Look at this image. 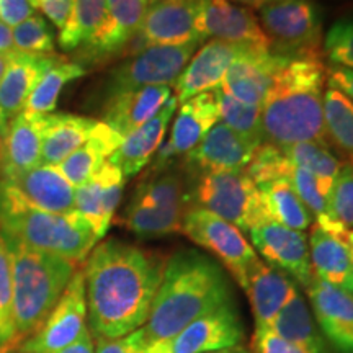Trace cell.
<instances>
[{"label": "cell", "mask_w": 353, "mask_h": 353, "mask_svg": "<svg viewBox=\"0 0 353 353\" xmlns=\"http://www.w3.org/2000/svg\"><path fill=\"white\" fill-rule=\"evenodd\" d=\"M164 260L126 242L108 239L88 254L87 316L99 339H118L145 324L164 273Z\"/></svg>", "instance_id": "1"}, {"label": "cell", "mask_w": 353, "mask_h": 353, "mask_svg": "<svg viewBox=\"0 0 353 353\" xmlns=\"http://www.w3.org/2000/svg\"><path fill=\"white\" fill-rule=\"evenodd\" d=\"M232 301L223 268L195 249L167 260L161 285L144 325L149 343L172 341L198 317Z\"/></svg>", "instance_id": "2"}, {"label": "cell", "mask_w": 353, "mask_h": 353, "mask_svg": "<svg viewBox=\"0 0 353 353\" xmlns=\"http://www.w3.org/2000/svg\"><path fill=\"white\" fill-rule=\"evenodd\" d=\"M325 68L319 56L291 57L262 103L265 143L278 148L314 141L327 145L324 123Z\"/></svg>", "instance_id": "3"}, {"label": "cell", "mask_w": 353, "mask_h": 353, "mask_svg": "<svg viewBox=\"0 0 353 353\" xmlns=\"http://www.w3.org/2000/svg\"><path fill=\"white\" fill-rule=\"evenodd\" d=\"M2 236L12 260L13 322L19 347L32 337L51 314L77 272V263L32 249L3 232Z\"/></svg>", "instance_id": "4"}, {"label": "cell", "mask_w": 353, "mask_h": 353, "mask_svg": "<svg viewBox=\"0 0 353 353\" xmlns=\"http://www.w3.org/2000/svg\"><path fill=\"white\" fill-rule=\"evenodd\" d=\"M0 231L32 249L79 263L94 250L97 237L90 223L76 210L69 213H46L19 210L0 213Z\"/></svg>", "instance_id": "5"}, {"label": "cell", "mask_w": 353, "mask_h": 353, "mask_svg": "<svg viewBox=\"0 0 353 353\" xmlns=\"http://www.w3.org/2000/svg\"><path fill=\"white\" fill-rule=\"evenodd\" d=\"M187 198L195 208L210 211L245 232L270 221L257 185L245 170L201 172Z\"/></svg>", "instance_id": "6"}, {"label": "cell", "mask_w": 353, "mask_h": 353, "mask_svg": "<svg viewBox=\"0 0 353 353\" xmlns=\"http://www.w3.org/2000/svg\"><path fill=\"white\" fill-rule=\"evenodd\" d=\"M198 44L185 46H149L131 59L117 65L108 74L101 92L103 101L114 95L134 92L144 87H175L180 74L195 54Z\"/></svg>", "instance_id": "7"}, {"label": "cell", "mask_w": 353, "mask_h": 353, "mask_svg": "<svg viewBox=\"0 0 353 353\" xmlns=\"http://www.w3.org/2000/svg\"><path fill=\"white\" fill-rule=\"evenodd\" d=\"M260 23L272 51L291 57L319 56L321 13L311 0H280L260 8Z\"/></svg>", "instance_id": "8"}, {"label": "cell", "mask_w": 353, "mask_h": 353, "mask_svg": "<svg viewBox=\"0 0 353 353\" xmlns=\"http://www.w3.org/2000/svg\"><path fill=\"white\" fill-rule=\"evenodd\" d=\"M76 188L54 165L41 164L23 174L0 176V213L38 210L46 213L74 211Z\"/></svg>", "instance_id": "9"}, {"label": "cell", "mask_w": 353, "mask_h": 353, "mask_svg": "<svg viewBox=\"0 0 353 353\" xmlns=\"http://www.w3.org/2000/svg\"><path fill=\"white\" fill-rule=\"evenodd\" d=\"M182 231L190 241L219 259L241 288H245L247 272L259 257L241 229L210 211L190 206L185 213Z\"/></svg>", "instance_id": "10"}, {"label": "cell", "mask_w": 353, "mask_h": 353, "mask_svg": "<svg viewBox=\"0 0 353 353\" xmlns=\"http://www.w3.org/2000/svg\"><path fill=\"white\" fill-rule=\"evenodd\" d=\"M87 319L85 278L77 270L44 324L17 347L19 353H54L76 342Z\"/></svg>", "instance_id": "11"}, {"label": "cell", "mask_w": 353, "mask_h": 353, "mask_svg": "<svg viewBox=\"0 0 353 353\" xmlns=\"http://www.w3.org/2000/svg\"><path fill=\"white\" fill-rule=\"evenodd\" d=\"M200 0H161L148 7L143 25L132 41L138 52L149 46H185L200 44L198 30Z\"/></svg>", "instance_id": "12"}, {"label": "cell", "mask_w": 353, "mask_h": 353, "mask_svg": "<svg viewBox=\"0 0 353 353\" xmlns=\"http://www.w3.org/2000/svg\"><path fill=\"white\" fill-rule=\"evenodd\" d=\"M250 237L255 249L270 267L293 276L303 286L311 283L314 273H312L309 244L304 232L294 231L270 219L254 228L250 231Z\"/></svg>", "instance_id": "13"}, {"label": "cell", "mask_w": 353, "mask_h": 353, "mask_svg": "<svg viewBox=\"0 0 353 353\" xmlns=\"http://www.w3.org/2000/svg\"><path fill=\"white\" fill-rule=\"evenodd\" d=\"M250 48L257 46L232 44L221 39L206 43L195 56H192L180 74L175 83L176 101L182 105L192 97L219 88L234 61Z\"/></svg>", "instance_id": "14"}, {"label": "cell", "mask_w": 353, "mask_h": 353, "mask_svg": "<svg viewBox=\"0 0 353 353\" xmlns=\"http://www.w3.org/2000/svg\"><path fill=\"white\" fill-rule=\"evenodd\" d=\"M244 339V325L234 303L198 317L170 341L172 353H211L237 347Z\"/></svg>", "instance_id": "15"}, {"label": "cell", "mask_w": 353, "mask_h": 353, "mask_svg": "<svg viewBox=\"0 0 353 353\" xmlns=\"http://www.w3.org/2000/svg\"><path fill=\"white\" fill-rule=\"evenodd\" d=\"M290 56L278 54L268 48H250L229 68L221 88L247 105L262 107L273 79Z\"/></svg>", "instance_id": "16"}, {"label": "cell", "mask_w": 353, "mask_h": 353, "mask_svg": "<svg viewBox=\"0 0 353 353\" xmlns=\"http://www.w3.org/2000/svg\"><path fill=\"white\" fill-rule=\"evenodd\" d=\"M198 30L203 41L213 38L232 44L272 50L270 39L252 12L236 6L231 0H200Z\"/></svg>", "instance_id": "17"}, {"label": "cell", "mask_w": 353, "mask_h": 353, "mask_svg": "<svg viewBox=\"0 0 353 353\" xmlns=\"http://www.w3.org/2000/svg\"><path fill=\"white\" fill-rule=\"evenodd\" d=\"M314 317L339 353H353V293L312 276L306 286Z\"/></svg>", "instance_id": "18"}, {"label": "cell", "mask_w": 353, "mask_h": 353, "mask_svg": "<svg viewBox=\"0 0 353 353\" xmlns=\"http://www.w3.org/2000/svg\"><path fill=\"white\" fill-rule=\"evenodd\" d=\"M126 176L113 164L107 162L87 183L76 188L74 210L82 214L101 239L120 205Z\"/></svg>", "instance_id": "19"}, {"label": "cell", "mask_w": 353, "mask_h": 353, "mask_svg": "<svg viewBox=\"0 0 353 353\" xmlns=\"http://www.w3.org/2000/svg\"><path fill=\"white\" fill-rule=\"evenodd\" d=\"M145 10L144 0H107V17L99 34L85 50L90 63L120 54L138 37Z\"/></svg>", "instance_id": "20"}, {"label": "cell", "mask_w": 353, "mask_h": 353, "mask_svg": "<svg viewBox=\"0 0 353 353\" xmlns=\"http://www.w3.org/2000/svg\"><path fill=\"white\" fill-rule=\"evenodd\" d=\"M244 290L252 306L255 332L270 329L275 317L298 291L291 276L260 259L247 272Z\"/></svg>", "instance_id": "21"}, {"label": "cell", "mask_w": 353, "mask_h": 353, "mask_svg": "<svg viewBox=\"0 0 353 353\" xmlns=\"http://www.w3.org/2000/svg\"><path fill=\"white\" fill-rule=\"evenodd\" d=\"M255 149L223 121H218L200 144L187 154V161L201 172L245 170Z\"/></svg>", "instance_id": "22"}, {"label": "cell", "mask_w": 353, "mask_h": 353, "mask_svg": "<svg viewBox=\"0 0 353 353\" xmlns=\"http://www.w3.org/2000/svg\"><path fill=\"white\" fill-rule=\"evenodd\" d=\"M176 107H179V101H176L175 95H172L169 101L164 105V108L152 120L144 123L138 130H134L123 138L117 151L110 156V164L118 167L126 179L139 174L149 164V161L156 156L159 148L164 143L167 128H169V123L174 117Z\"/></svg>", "instance_id": "23"}, {"label": "cell", "mask_w": 353, "mask_h": 353, "mask_svg": "<svg viewBox=\"0 0 353 353\" xmlns=\"http://www.w3.org/2000/svg\"><path fill=\"white\" fill-rule=\"evenodd\" d=\"M43 117L21 112L8 121L0 139V176L23 174L41 165Z\"/></svg>", "instance_id": "24"}, {"label": "cell", "mask_w": 353, "mask_h": 353, "mask_svg": "<svg viewBox=\"0 0 353 353\" xmlns=\"http://www.w3.org/2000/svg\"><path fill=\"white\" fill-rule=\"evenodd\" d=\"M63 59L57 54H28L13 51L6 74L0 81V108L8 120L20 114L26 107L30 95L38 85L39 79L51 65Z\"/></svg>", "instance_id": "25"}, {"label": "cell", "mask_w": 353, "mask_h": 353, "mask_svg": "<svg viewBox=\"0 0 353 353\" xmlns=\"http://www.w3.org/2000/svg\"><path fill=\"white\" fill-rule=\"evenodd\" d=\"M348 231L332 234L316 224L307 244L312 273L325 283L353 293V252L347 239Z\"/></svg>", "instance_id": "26"}, {"label": "cell", "mask_w": 353, "mask_h": 353, "mask_svg": "<svg viewBox=\"0 0 353 353\" xmlns=\"http://www.w3.org/2000/svg\"><path fill=\"white\" fill-rule=\"evenodd\" d=\"M172 97L170 87L154 85L114 95L103 101V123L125 138L152 120Z\"/></svg>", "instance_id": "27"}, {"label": "cell", "mask_w": 353, "mask_h": 353, "mask_svg": "<svg viewBox=\"0 0 353 353\" xmlns=\"http://www.w3.org/2000/svg\"><path fill=\"white\" fill-rule=\"evenodd\" d=\"M218 121L219 108L214 90L192 97L180 105L170 138L165 144L174 156H187Z\"/></svg>", "instance_id": "28"}, {"label": "cell", "mask_w": 353, "mask_h": 353, "mask_svg": "<svg viewBox=\"0 0 353 353\" xmlns=\"http://www.w3.org/2000/svg\"><path fill=\"white\" fill-rule=\"evenodd\" d=\"M99 120L70 113H50L43 117L41 162L57 167L65 157L85 144Z\"/></svg>", "instance_id": "29"}, {"label": "cell", "mask_w": 353, "mask_h": 353, "mask_svg": "<svg viewBox=\"0 0 353 353\" xmlns=\"http://www.w3.org/2000/svg\"><path fill=\"white\" fill-rule=\"evenodd\" d=\"M123 136L118 134L107 123L99 121V125L92 132L85 144H82L77 151L65 157L57 169L61 170L69 183L74 188L87 183L88 180L108 162L112 154L121 144Z\"/></svg>", "instance_id": "30"}, {"label": "cell", "mask_w": 353, "mask_h": 353, "mask_svg": "<svg viewBox=\"0 0 353 353\" xmlns=\"http://www.w3.org/2000/svg\"><path fill=\"white\" fill-rule=\"evenodd\" d=\"M270 330L304 353H330L299 291L275 317Z\"/></svg>", "instance_id": "31"}, {"label": "cell", "mask_w": 353, "mask_h": 353, "mask_svg": "<svg viewBox=\"0 0 353 353\" xmlns=\"http://www.w3.org/2000/svg\"><path fill=\"white\" fill-rule=\"evenodd\" d=\"M257 188L263 208L272 221L301 232L311 226L312 214L299 200L290 179L270 180Z\"/></svg>", "instance_id": "32"}, {"label": "cell", "mask_w": 353, "mask_h": 353, "mask_svg": "<svg viewBox=\"0 0 353 353\" xmlns=\"http://www.w3.org/2000/svg\"><path fill=\"white\" fill-rule=\"evenodd\" d=\"M107 17V0H74L68 23L59 32V46L77 51L94 41Z\"/></svg>", "instance_id": "33"}, {"label": "cell", "mask_w": 353, "mask_h": 353, "mask_svg": "<svg viewBox=\"0 0 353 353\" xmlns=\"http://www.w3.org/2000/svg\"><path fill=\"white\" fill-rule=\"evenodd\" d=\"M82 76H85V69L82 64L69 63L63 57L43 74L33 94L26 101L23 112L32 117H44V114L54 113L63 88Z\"/></svg>", "instance_id": "34"}, {"label": "cell", "mask_w": 353, "mask_h": 353, "mask_svg": "<svg viewBox=\"0 0 353 353\" xmlns=\"http://www.w3.org/2000/svg\"><path fill=\"white\" fill-rule=\"evenodd\" d=\"M281 151L291 164L311 172L319 182L322 193L329 198L330 188H332L339 170L342 169V164L329 151L327 145L314 143V141H306V143L285 145V148H281Z\"/></svg>", "instance_id": "35"}, {"label": "cell", "mask_w": 353, "mask_h": 353, "mask_svg": "<svg viewBox=\"0 0 353 353\" xmlns=\"http://www.w3.org/2000/svg\"><path fill=\"white\" fill-rule=\"evenodd\" d=\"M214 95L219 108V121L231 128L254 148H259L265 143L262 107H254V105H247L244 101L234 99L229 92L221 87L216 88Z\"/></svg>", "instance_id": "36"}, {"label": "cell", "mask_w": 353, "mask_h": 353, "mask_svg": "<svg viewBox=\"0 0 353 353\" xmlns=\"http://www.w3.org/2000/svg\"><path fill=\"white\" fill-rule=\"evenodd\" d=\"M188 208H145L130 203L123 213L121 224L139 237H162L182 231V223Z\"/></svg>", "instance_id": "37"}, {"label": "cell", "mask_w": 353, "mask_h": 353, "mask_svg": "<svg viewBox=\"0 0 353 353\" xmlns=\"http://www.w3.org/2000/svg\"><path fill=\"white\" fill-rule=\"evenodd\" d=\"M324 123L327 136L352 159L353 165V101L332 85L324 90Z\"/></svg>", "instance_id": "38"}, {"label": "cell", "mask_w": 353, "mask_h": 353, "mask_svg": "<svg viewBox=\"0 0 353 353\" xmlns=\"http://www.w3.org/2000/svg\"><path fill=\"white\" fill-rule=\"evenodd\" d=\"M145 208H188L187 192L179 175L164 174L143 180L136 188L131 201Z\"/></svg>", "instance_id": "39"}, {"label": "cell", "mask_w": 353, "mask_h": 353, "mask_svg": "<svg viewBox=\"0 0 353 353\" xmlns=\"http://www.w3.org/2000/svg\"><path fill=\"white\" fill-rule=\"evenodd\" d=\"M17 347V330L13 322L12 260L7 242L0 232V348Z\"/></svg>", "instance_id": "40"}, {"label": "cell", "mask_w": 353, "mask_h": 353, "mask_svg": "<svg viewBox=\"0 0 353 353\" xmlns=\"http://www.w3.org/2000/svg\"><path fill=\"white\" fill-rule=\"evenodd\" d=\"M15 51L28 54H54V34L43 15H34L12 28Z\"/></svg>", "instance_id": "41"}, {"label": "cell", "mask_w": 353, "mask_h": 353, "mask_svg": "<svg viewBox=\"0 0 353 353\" xmlns=\"http://www.w3.org/2000/svg\"><path fill=\"white\" fill-rule=\"evenodd\" d=\"M291 167L293 164L285 157L281 148L270 143H263L255 149L252 161L247 165L245 172L259 187V185L270 182V180L288 179Z\"/></svg>", "instance_id": "42"}, {"label": "cell", "mask_w": 353, "mask_h": 353, "mask_svg": "<svg viewBox=\"0 0 353 353\" xmlns=\"http://www.w3.org/2000/svg\"><path fill=\"white\" fill-rule=\"evenodd\" d=\"M330 216L343 228L353 229V165L343 164L329 193Z\"/></svg>", "instance_id": "43"}, {"label": "cell", "mask_w": 353, "mask_h": 353, "mask_svg": "<svg viewBox=\"0 0 353 353\" xmlns=\"http://www.w3.org/2000/svg\"><path fill=\"white\" fill-rule=\"evenodd\" d=\"M324 51L330 64L353 69V17L332 25L325 37Z\"/></svg>", "instance_id": "44"}, {"label": "cell", "mask_w": 353, "mask_h": 353, "mask_svg": "<svg viewBox=\"0 0 353 353\" xmlns=\"http://www.w3.org/2000/svg\"><path fill=\"white\" fill-rule=\"evenodd\" d=\"M148 347L149 342L141 327L118 339H99L95 353H144Z\"/></svg>", "instance_id": "45"}, {"label": "cell", "mask_w": 353, "mask_h": 353, "mask_svg": "<svg viewBox=\"0 0 353 353\" xmlns=\"http://www.w3.org/2000/svg\"><path fill=\"white\" fill-rule=\"evenodd\" d=\"M74 0H37L34 8L43 13L48 21H51L57 30H63L68 23L70 12H72Z\"/></svg>", "instance_id": "46"}, {"label": "cell", "mask_w": 353, "mask_h": 353, "mask_svg": "<svg viewBox=\"0 0 353 353\" xmlns=\"http://www.w3.org/2000/svg\"><path fill=\"white\" fill-rule=\"evenodd\" d=\"M34 13L37 8L32 0H0V20L10 28L20 25Z\"/></svg>", "instance_id": "47"}, {"label": "cell", "mask_w": 353, "mask_h": 353, "mask_svg": "<svg viewBox=\"0 0 353 353\" xmlns=\"http://www.w3.org/2000/svg\"><path fill=\"white\" fill-rule=\"evenodd\" d=\"M255 353H304L298 347L283 341L273 330H257L254 334Z\"/></svg>", "instance_id": "48"}, {"label": "cell", "mask_w": 353, "mask_h": 353, "mask_svg": "<svg viewBox=\"0 0 353 353\" xmlns=\"http://www.w3.org/2000/svg\"><path fill=\"white\" fill-rule=\"evenodd\" d=\"M325 72H327L329 85L341 90L343 95H347L353 101V69L330 64Z\"/></svg>", "instance_id": "49"}, {"label": "cell", "mask_w": 353, "mask_h": 353, "mask_svg": "<svg viewBox=\"0 0 353 353\" xmlns=\"http://www.w3.org/2000/svg\"><path fill=\"white\" fill-rule=\"evenodd\" d=\"M54 353H95L94 339H92L90 329H83L81 337H79L76 342H72L70 345L63 348V350Z\"/></svg>", "instance_id": "50"}, {"label": "cell", "mask_w": 353, "mask_h": 353, "mask_svg": "<svg viewBox=\"0 0 353 353\" xmlns=\"http://www.w3.org/2000/svg\"><path fill=\"white\" fill-rule=\"evenodd\" d=\"M13 51H15V46H13L12 28L0 20V52L10 54Z\"/></svg>", "instance_id": "51"}, {"label": "cell", "mask_w": 353, "mask_h": 353, "mask_svg": "<svg viewBox=\"0 0 353 353\" xmlns=\"http://www.w3.org/2000/svg\"><path fill=\"white\" fill-rule=\"evenodd\" d=\"M144 353H172L170 352V341H161L149 343Z\"/></svg>", "instance_id": "52"}, {"label": "cell", "mask_w": 353, "mask_h": 353, "mask_svg": "<svg viewBox=\"0 0 353 353\" xmlns=\"http://www.w3.org/2000/svg\"><path fill=\"white\" fill-rule=\"evenodd\" d=\"M232 2H237V3H242V6L245 7H252V8H260L270 6V3H275V2H280V0H232Z\"/></svg>", "instance_id": "53"}, {"label": "cell", "mask_w": 353, "mask_h": 353, "mask_svg": "<svg viewBox=\"0 0 353 353\" xmlns=\"http://www.w3.org/2000/svg\"><path fill=\"white\" fill-rule=\"evenodd\" d=\"M8 121H10V120L7 118V114L3 113L2 108H0V139L6 136V132L8 130Z\"/></svg>", "instance_id": "54"}, {"label": "cell", "mask_w": 353, "mask_h": 353, "mask_svg": "<svg viewBox=\"0 0 353 353\" xmlns=\"http://www.w3.org/2000/svg\"><path fill=\"white\" fill-rule=\"evenodd\" d=\"M8 59H10V54H6V52H0V81H2L3 74H6Z\"/></svg>", "instance_id": "55"}, {"label": "cell", "mask_w": 353, "mask_h": 353, "mask_svg": "<svg viewBox=\"0 0 353 353\" xmlns=\"http://www.w3.org/2000/svg\"><path fill=\"white\" fill-rule=\"evenodd\" d=\"M211 353H247L245 348L242 347H232V348H226V350H219V352H211Z\"/></svg>", "instance_id": "56"}, {"label": "cell", "mask_w": 353, "mask_h": 353, "mask_svg": "<svg viewBox=\"0 0 353 353\" xmlns=\"http://www.w3.org/2000/svg\"><path fill=\"white\" fill-rule=\"evenodd\" d=\"M144 2H145V6H148V7H151V6H154V3L161 2V0H144Z\"/></svg>", "instance_id": "57"}, {"label": "cell", "mask_w": 353, "mask_h": 353, "mask_svg": "<svg viewBox=\"0 0 353 353\" xmlns=\"http://www.w3.org/2000/svg\"><path fill=\"white\" fill-rule=\"evenodd\" d=\"M0 353H10V350L8 348H0Z\"/></svg>", "instance_id": "58"}, {"label": "cell", "mask_w": 353, "mask_h": 353, "mask_svg": "<svg viewBox=\"0 0 353 353\" xmlns=\"http://www.w3.org/2000/svg\"><path fill=\"white\" fill-rule=\"evenodd\" d=\"M32 2H33V6H34V2H37V0H32Z\"/></svg>", "instance_id": "59"}]
</instances>
